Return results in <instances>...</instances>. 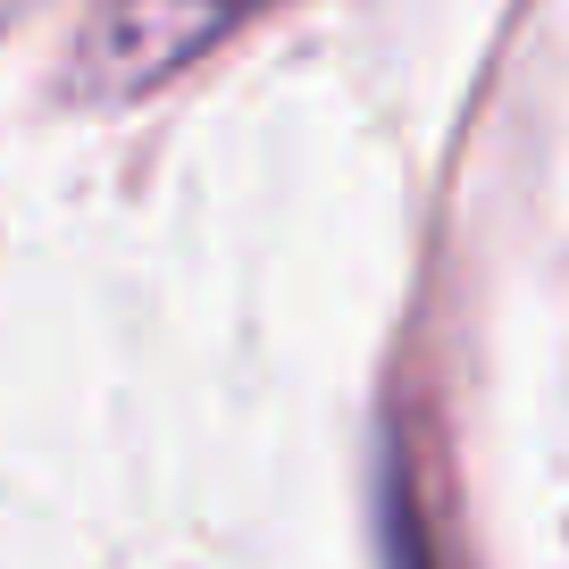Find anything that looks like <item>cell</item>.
I'll return each instance as SVG.
<instances>
[{"mask_svg": "<svg viewBox=\"0 0 569 569\" xmlns=\"http://www.w3.org/2000/svg\"><path fill=\"white\" fill-rule=\"evenodd\" d=\"M260 9L268 0H101L76 42V84L101 101H134L177 68H193L210 42H227Z\"/></svg>", "mask_w": 569, "mask_h": 569, "instance_id": "cell-1", "label": "cell"}]
</instances>
